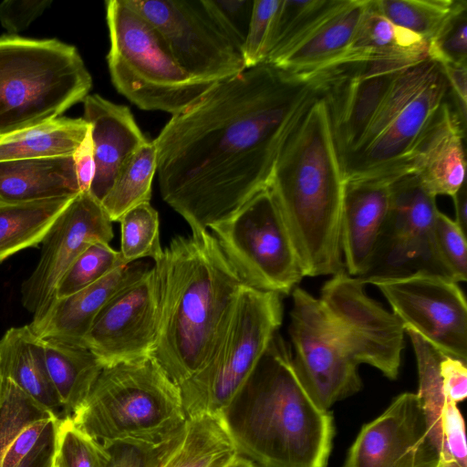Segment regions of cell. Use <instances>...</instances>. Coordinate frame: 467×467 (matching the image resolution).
Listing matches in <instances>:
<instances>
[{"label":"cell","mask_w":467,"mask_h":467,"mask_svg":"<svg viewBox=\"0 0 467 467\" xmlns=\"http://www.w3.org/2000/svg\"><path fill=\"white\" fill-rule=\"evenodd\" d=\"M440 211L414 173L390 183L388 215L366 273L358 277L365 285L378 280L436 275L454 282L435 240L434 225Z\"/></svg>","instance_id":"obj_11"},{"label":"cell","mask_w":467,"mask_h":467,"mask_svg":"<svg viewBox=\"0 0 467 467\" xmlns=\"http://www.w3.org/2000/svg\"><path fill=\"white\" fill-rule=\"evenodd\" d=\"M466 362L444 354L440 363V372L445 393L456 404L462 401L467 396Z\"/></svg>","instance_id":"obj_46"},{"label":"cell","mask_w":467,"mask_h":467,"mask_svg":"<svg viewBox=\"0 0 467 467\" xmlns=\"http://www.w3.org/2000/svg\"><path fill=\"white\" fill-rule=\"evenodd\" d=\"M223 417L238 455L257 467L327 466L332 416L304 388L278 332Z\"/></svg>","instance_id":"obj_4"},{"label":"cell","mask_w":467,"mask_h":467,"mask_svg":"<svg viewBox=\"0 0 467 467\" xmlns=\"http://www.w3.org/2000/svg\"><path fill=\"white\" fill-rule=\"evenodd\" d=\"M156 169L155 144L148 140L130 160L100 202L112 222H118L131 208L150 201Z\"/></svg>","instance_id":"obj_34"},{"label":"cell","mask_w":467,"mask_h":467,"mask_svg":"<svg viewBox=\"0 0 467 467\" xmlns=\"http://www.w3.org/2000/svg\"><path fill=\"white\" fill-rule=\"evenodd\" d=\"M224 467H257L254 462L243 456H236L232 462H230Z\"/></svg>","instance_id":"obj_52"},{"label":"cell","mask_w":467,"mask_h":467,"mask_svg":"<svg viewBox=\"0 0 467 467\" xmlns=\"http://www.w3.org/2000/svg\"><path fill=\"white\" fill-rule=\"evenodd\" d=\"M157 30L191 78L217 83L246 67L242 52L216 24L202 0H126Z\"/></svg>","instance_id":"obj_12"},{"label":"cell","mask_w":467,"mask_h":467,"mask_svg":"<svg viewBox=\"0 0 467 467\" xmlns=\"http://www.w3.org/2000/svg\"><path fill=\"white\" fill-rule=\"evenodd\" d=\"M159 320L160 285L153 263L145 275L103 306L85 337V348L104 367L150 356Z\"/></svg>","instance_id":"obj_18"},{"label":"cell","mask_w":467,"mask_h":467,"mask_svg":"<svg viewBox=\"0 0 467 467\" xmlns=\"http://www.w3.org/2000/svg\"><path fill=\"white\" fill-rule=\"evenodd\" d=\"M441 66L428 56L404 68L356 148L341 162L346 182H393L412 173L418 149L448 101Z\"/></svg>","instance_id":"obj_5"},{"label":"cell","mask_w":467,"mask_h":467,"mask_svg":"<svg viewBox=\"0 0 467 467\" xmlns=\"http://www.w3.org/2000/svg\"><path fill=\"white\" fill-rule=\"evenodd\" d=\"M367 4L368 0H348L308 38L273 66L306 77L329 66L348 49Z\"/></svg>","instance_id":"obj_28"},{"label":"cell","mask_w":467,"mask_h":467,"mask_svg":"<svg viewBox=\"0 0 467 467\" xmlns=\"http://www.w3.org/2000/svg\"><path fill=\"white\" fill-rule=\"evenodd\" d=\"M50 0H6L0 4L1 25L10 34L25 30L50 5Z\"/></svg>","instance_id":"obj_45"},{"label":"cell","mask_w":467,"mask_h":467,"mask_svg":"<svg viewBox=\"0 0 467 467\" xmlns=\"http://www.w3.org/2000/svg\"><path fill=\"white\" fill-rule=\"evenodd\" d=\"M202 1L216 24L243 54L254 0Z\"/></svg>","instance_id":"obj_43"},{"label":"cell","mask_w":467,"mask_h":467,"mask_svg":"<svg viewBox=\"0 0 467 467\" xmlns=\"http://www.w3.org/2000/svg\"><path fill=\"white\" fill-rule=\"evenodd\" d=\"M391 182H346L340 239L345 270L352 276L358 278L368 268L388 215Z\"/></svg>","instance_id":"obj_22"},{"label":"cell","mask_w":467,"mask_h":467,"mask_svg":"<svg viewBox=\"0 0 467 467\" xmlns=\"http://www.w3.org/2000/svg\"><path fill=\"white\" fill-rule=\"evenodd\" d=\"M345 177L319 95L287 135L268 183L305 276L345 271L341 217Z\"/></svg>","instance_id":"obj_3"},{"label":"cell","mask_w":467,"mask_h":467,"mask_svg":"<svg viewBox=\"0 0 467 467\" xmlns=\"http://www.w3.org/2000/svg\"><path fill=\"white\" fill-rule=\"evenodd\" d=\"M289 334L295 371L322 410L361 388L358 365L340 340L319 298L300 287L293 289Z\"/></svg>","instance_id":"obj_13"},{"label":"cell","mask_w":467,"mask_h":467,"mask_svg":"<svg viewBox=\"0 0 467 467\" xmlns=\"http://www.w3.org/2000/svg\"><path fill=\"white\" fill-rule=\"evenodd\" d=\"M153 263L160 320L150 356L180 386L206 362L244 283L208 230L175 237Z\"/></svg>","instance_id":"obj_2"},{"label":"cell","mask_w":467,"mask_h":467,"mask_svg":"<svg viewBox=\"0 0 467 467\" xmlns=\"http://www.w3.org/2000/svg\"><path fill=\"white\" fill-rule=\"evenodd\" d=\"M112 221L89 192L75 196L42 241L39 261L21 285L23 306L38 320L55 300L61 277L79 254L97 242L114 237Z\"/></svg>","instance_id":"obj_17"},{"label":"cell","mask_w":467,"mask_h":467,"mask_svg":"<svg viewBox=\"0 0 467 467\" xmlns=\"http://www.w3.org/2000/svg\"><path fill=\"white\" fill-rule=\"evenodd\" d=\"M238 451L223 414L187 417L167 441L155 467H224Z\"/></svg>","instance_id":"obj_26"},{"label":"cell","mask_w":467,"mask_h":467,"mask_svg":"<svg viewBox=\"0 0 467 467\" xmlns=\"http://www.w3.org/2000/svg\"><path fill=\"white\" fill-rule=\"evenodd\" d=\"M379 13L427 43L449 16L454 0H372Z\"/></svg>","instance_id":"obj_36"},{"label":"cell","mask_w":467,"mask_h":467,"mask_svg":"<svg viewBox=\"0 0 467 467\" xmlns=\"http://www.w3.org/2000/svg\"><path fill=\"white\" fill-rule=\"evenodd\" d=\"M209 229L244 285L283 296L290 294L305 277L295 244L268 188Z\"/></svg>","instance_id":"obj_10"},{"label":"cell","mask_w":467,"mask_h":467,"mask_svg":"<svg viewBox=\"0 0 467 467\" xmlns=\"http://www.w3.org/2000/svg\"><path fill=\"white\" fill-rule=\"evenodd\" d=\"M427 56L439 65L466 64V1L454 0L451 13L427 43Z\"/></svg>","instance_id":"obj_40"},{"label":"cell","mask_w":467,"mask_h":467,"mask_svg":"<svg viewBox=\"0 0 467 467\" xmlns=\"http://www.w3.org/2000/svg\"><path fill=\"white\" fill-rule=\"evenodd\" d=\"M447 79L450 93L453 96L456 111L462 121L466 124L467 108V65H440Z\"/></svg>","instance_id":"obj_49"},{"label":"cell","mask_w":467,"mask_h":467,"mask_svg":"<svg viewBox=\"0 0 467 467\" xmlns=\"http://www.w3.org/2000/svg\"><path fill=\"white\" fill-rule=\"evenodd\" d=\"M168 441L161 443L140 441H114L102 443L109 456L106 467H155Z\"/></svg>","instance_id":"obj_44"},{"label":"cell","mask_w":467,"mask_h":467,"mask_svg":"<svg viewBox=\"0 0 467 467\" xmlns=\"http://www.w3.org/2000/svg\"><path fill=\"white\" fill-rule=\"evenodd\" d=\"M88 130L83 118H57L0 137V161L72 156Z\"/></svg>","instance_id":"obj_31"},{"label":"cell","mask_w":467,"mask_h":467,"mask_svg":"<svg viewBox=\"0 0 467 467\" xmlns=\"http://www.w3.org/2000/svg\"><path fill=\"white\" fill-rule=\"evenodd\" d=\"M57 417L35 421L24 428L9 445L0 467H17L36 443L48 422Z\"/></svg>","instance_id":"obj_47"},{"label":"cell","mask_w":467,"mask_h":467,"mask_svg":"<svg viewBox=\"0 0 467 467\" xmlns=\"http://www.w3.org/2000/svg\"><path fill=\"white\" fill-rule=\"evenodd\" d=\"M282 296L244 285L202 368L179 386L186 417L223 414L278 332Z\"/></svg>","instance_id":"obj_9"},{"label":"cell","mask_w":467,"mask_h":467,"mask_svg":"<svg viewBox=\"0 0 467 467\" xmlns=\"http://www.w3.org/2000/svg\"><path fill=\"white\" fill-rule=\"evenodd\" d=\"M58 419L54 418L48 422L36 443L17 467H53Z\"/></svg>","instance_id":"obj_48"},{"label":"cell","mask_w":467,"mask_h":467,"mask_svg":"<svg viewBox=\"0 0 467 467\" xmlns=\"http://www.w3.org/2000/svg\"><path fill=\"white\" fill-rule=\"evenodd\" d=\"M104 445L80 429L71 417L59 418L53 467H106Z\"/></svg>","instance_id":"obj_39"},{"label":"cell","mask_w":467,"mask_h":467,"mask_svg":"<svg viewBox=\"0 0 467 467\" xmlns=\"http://www.w3.org/2000/svg\"><path fill=\"white\" fill-rule=\"evenodd\" d=\"M439 253L457 283L467 279L466 234L454 220L439 212L434 225Z\"/></svg>","instance_id":"obj_42"},{"label":"cell","mask_w":467,"mask_h":467,"mask_svg":"<svg viewBox=\"0 0 467 467\" xmlns=\"http://www.w3.org/2000/svg\"><path fill=\"white\" fill-rule=\"evenodd\" d=\"M73 198L0 204V263L42 243Z\"/></svg>","instance_id":"obj_32"},{"label":"cell","mask_w":467,"mask_h":467,"mask_svg":"<svg viewBox=\"0 0 467 467\" xmlns=\"http://www.w3.org/2000/svg\"><path fill=\"white\" fill-rule=\"evenodd\" d=\"M425 56L427 42L424 39L393 24L378 11L372 0H368L348 49L329 66L368 57L415 59Z\"/></svg>","instance_id":"obj_30"},{"label":"cell","mask_w":467,"mask_h":467,"mask_svg":"<svg viewBox=\"0 0 467 467\" xmlns=\"http://www.w3.org/2000/svg\"><path fill=\"white\" fill-rule=\"evenodd\" d=\"M46 364L62 406V417H71L89 393L103 368L88 348L54 339H42Z\"/></svg>","instance_id":"obj_29"},{"label":"cell","mask_w":467,"mask_h":467,"mask_svg":"<svg viewBox=\"0 0 467 467\" xmlns=\"http://www.w3.org/2000/svg\"><path fill=\"white\" fill-rule=\"evenodd\" d=\"M455 208V223L466 234L467 228V191L464 183L451 197Z\"/></svg>","instance_id":"obj_51"},{"label":"cell","mask_w":467,"mask_h":467,"mask_svg":"<svg viewBox=\"0 0 467 467\" xmlns=\"http://www.w3.org/2000/svg\"><path fill=\"white\" fill-rule=\"evenodd\" d=\"M420 58L351 59L311 74L327 107L340 163L363 137L399 74Z\"/></svg>","instance_id":"obj_15"},{"label":"cell","mask_w":467,"mask_h":467,"mask_svg":"<svg viewBox=\"0 0 467 467\" xmlns=\"http://www.w3.org/2000/svg\"><path fill=\"white\" fill-rule=\"evenodd\" d=\"M464 137L465 124L446 101L420 143L411 169L432 196L452 197L465 183Z\"/></svg>","instance_id":"obj_24"},{"label":"cell","mask_w":467,"mask_h":467,"mask_svg":"<svg viewBox=\"0 0 467 467\" xmlns=\"http://www.w3.org/2000/svg\"><path fill=\"white\" fill-rule=\"evenodd\" d=\"M106 18L112 84L138 108L173 116L213 85L186 74L157 30L126 0L106 1Z\"/></svg>","instance_id":"obj_8"},{"label":"cell","mask_w":467,"mask_h":467,"mask_svg":"<svg viewBox=\"0 0 467 467\" xmlns=\"http://www.w3.org/2000/svg\"><path fill=\"white\" fill-rule=\"evenodd\" d=\"M348 0H282L264 63L275 65L308 38Z\"/></svg>","instance_id":"obj_33"},{"label":"cell","mask_w":467,"mask_h":467,"mask_svg":"<svg viewBox=\"0 0 467 467\" xmlns=\"http://www.w3.org/2000/svg\"><path fill=\"white\" fill-rule=\"evenodd\" d=\"M78 49L57 39L0 37V137L58 118L88 95Z\"/></svg>","instance_id":"obj_7"},{"label":"cell","mask_w":467,"mask_h":467,"mask_svg":"<svg viewBox=\"0 0 467 467\" xmlns=\"http://www.w3.org/2000/svg\"><path fill=\"white\" fill-rule=\"evenodd\" d=\"M282 0H254L243 47L245 67L264 63L276 13Z\"/></svg>","instance_id":"obj_41"},{"label":"cell","mask_w":467,"mask_h":467,"mask_svg":"<svg viewBox=\"0 0 467 467\" xmlns=\"http://www.w3.org/2000/svg\"><path fill=\"white\" fill-rule=\"evenodd\" d=\"M3 379H3L1 371H0V397H1V393H2Z\"/></svg>","instance_id":"obj_54"},{"label":"cell","mask_w":467,"mask_h":467,"mask_svg":"<svg viewBox=\"0 0 467 467\" xmlns=\"http://www.w3.org/2000/svg\"><path fill=\"white\" fill-rule=\"evenodd\" d=\"M375 285L400 319L442 353L467 361V305L457 282L417 274Z\"/></svg>","instance_id":"obj_16"},{"label":"cell","mask_w":467,"mask_h":467,"mask_svg":"<svg viewBox=\"0 0 467 467\" xmlns=\"http://www.w3.org/2000/svg\"><path fill=\"white\" fill-rule=\"evenodd\" d=\"M153 263L136 261L118 267L92 285L53 301L47 312L28 326L42 339L85 348V337L99 311L120 290L145 275Z\"/></svg>","instance_id":"obj_21"},{"label":"cell","mask_w":467,"mask_h":467,"mask_svg":"<svg viewBox=\"0 0 467 467\" xmlns=\"http://www.w3.org/2000/svg\"><path fill=\"white\" fill-rule=\"evenodd\" d=\"M320 95L316 76L268 63L213 84L153 140L161 194L207 231L267 188L278 151Z\"/></svg>","instance_id":"obj_1"},{"label":"cell","mask_w":467,"mask_h":467,"mask_svg":"<svg viewBox=\"0 0 467 467\" xmlns=\"http://www.w3.org/2000/svg\"><path fill=\"white\" fill-rule=\"evenodd\" d=\"M440 460L417 393L405 392L362 427L343 467H437Z\"/></svg>","instance_id":"obj_19"},{"label":"cell","mask_w":467,"mask_h":467,"mask_svg":"<svg viewBox=\"0 0 467 467\" xmlns=\"http://www.w3.org/2000/svg\"><path fill=\"white\" fill-rule=\"evenodd\" d=\"M319 300L352 359L395 379L404 348L400 319L370 298L364 284L346 270L324 284Z\"/></svg>","instance_id":"obj_14"},{"label":"cell","mask_w":467,"mask_h":467,"mask_svg":"<svg viewBox=\"0 0 467 467\" xmlns=\"http://www.w3.org/2000/svg\"><path fill=\"white\" fill-rule=\"evenodd\" d=\"M437 467H462L453 460H448L441 457Z\"/></svg>","instance_id":"obj_53"},{"label":"cell","mask_w":467,"mask_h":467,"mask_svg":"<svg viewBox=\"0 0 467 467\" xmlns=\"http://www.w3.org/2000/svg\"><path fill=\"white\" fill-rule=\"evenodd\" d=\"M0 371L57 418L62 406L49 377L43 344L28 325L9 328L0 339Z\"/></svg>","instance_id":"obj_27"},{"label":"cell","mask_w":467,"mask_h":467,"mask_svg":"<svg viewBox=\"0 0 467 467\" xmlns=\"http://www.w3.org/2000/svg\"><path fill=\"white\" fill-rule=\"evenodd\" d=\"M78 186L81 192H89L95 174V161L90 128L78 148L72 155Z\"/></svg>","instance_id":"obj_50"},{"label":"cell","mask_w":467,"mask_h":467,"mask_svg":"<svg viewBox=\"0 0 467 467\" xmlns=\"http://www.w3.org/2000/svg\"><path fill=\"white\" fill-rule=\"evenodd\" d=\"M123 265L126 264L119 251L108 243H94L79 254L61 277L55 299L73 295Z\"/></svg>","instance_id":"obj_38"},{"label":"cell","mask_w":467,"mask_h":467,"mask_svg":"<svg viewBox=\"0 0 467 467\" xmlns=\"http://www.w3.org/2000/svg\"><path fill=\"white\" fill-rule=\"evenodd\" d=\"M101 443L170 440L186 420L179 386L146 356L103 367L71 416Z\"/></svg>","instance_id":"obj_6"},{"label":"cell","mask_w":467,"mask_h":467,"mask_svg":"<svg viewBox=\"0 0 467 467\" xmlns=\"http://www.w3.org/2000/svg\"><path fill=\"white\" fill-rule=\"evenodd\" d=\"M118 222L121 233L119 253L126 265L147 257L155 262L161 257L159 215L150 202L127 211Z\"/></svg>","instance_id":"obj_35"},{"label":"cell","mask_w":467,"mask_h":467,"mask_svg":"<svg viewBox=\"0 0 467 467\" xmlns=\"http://www.w3.org/2000/svg\"><path fill=\"white\" fill-rule=\"evenodd\" d=\"M79 192L72 156L0 161V204L74 198Z\"/></svg>","instance_id":"obj_25"},{"label":"cell","mask_w":467,"mask_h":467,"mask_svg":"<svg viewBox=\"0 0 467 467\" xmlns=\"http://www.w3.org/2000/svg\"><path fill=\"white\" fill-rule=\"evenodd\" d=\"M57 417L9 379H3L0 397V465L17 434L29 424Z\"/></svg>","instance_id":"obj_37"},{"label":"cell","mask_w":467,"mask_h":467,"mask_svg":"<svg viewBox=\"0 0 467 467\" xmlns=\"http://www.w3.org/2000/svg\"><path fill=\"white\" fill-rule=\"evenodd\" d=\"M414 350L418 374L417 393L425 416L429 434L441 457L467 467L464 421L456 403L445 393L440 372L444 355L410 329H405Z\"/></svg>","instance_id":"obj_23"},{"label":"cell","mask_w":467,"mask_h":467,"mask_svg":"<svg viewBox=\"0 0 467 467\" xmlns=\"http://www.w3.org/2000/svg\"><path fill=\"white\" fill-rule=\"evenodd\" d=\"M83 119L93 144L95 174L90 194L99 202L133 155L147 142L129 107L94 94L83 99Z\"/></svg>","instance_id":"obj_20"}]
</instances>
